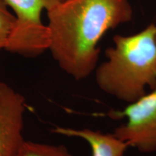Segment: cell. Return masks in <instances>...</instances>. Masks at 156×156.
Wrapping results in <instances>:
<instances>
[{"mask_svg":"<svg viewBox=\"0 0 156 156\" xmlns=\"http://www.w3.org/2000/svg\"><path fill=\"white\" fill-rule=\"evenodd\" d=\"M15 21L14 14L4 0H0V51L5 49Z\"/></svg>","mask_w":156,"mask_h":156,"instance_id":"obj_8","label":"cell"},{"mask_svg":"<svg viewBox=\"0 0 156 156\" xmlns=\"http://www.w3.org/2000/svg\"><path fill=\"white\" fill-rule=\"evenodd\" d=\"M53 132L61 135L83 139L89 144L92 156H124L129 145L114 134H106L90 129L54 128Z\"/></svg>","mask_w":156,"mask_h":156,"instance_id":"obj_6","label":"cell"},{"mask_svg":"<svg viewBox=\"0 0 156 156\" xmlns=\"http://www.w3.org/2000/svg\"><path fill=\"white\" fill-rule=\"evenodd\" d=\"M26 103L23 95L0 81V156H16L23 137Z\"/></svg>","mask_w":156,"mask_h":156,"instance_id":"obj_5","label":"cell"},{"mask_svg":"<svg viewBox=\"0 0 156 156\" xmlns=\"http://www.w3.org/2000/svg\"><path fill=\"white\" fill-rule=\"evenodd\" d=\"M47 15L48 51L64 73L80 80L97 67L102 37L130 22L133 10L129 0H67Z\"/></svg>","mask_w":156,"mask_h":156,"instance_id":"obj_1","label":"cell"},{"mask_svg":"<svg viewBox=\"0 0 156 156\" xmlns=\"http://www.w3.org/2000/svg\"><path fill=\"white\" fill-rule=\"evenodd\" d=\"M112 117H126V122L115 129L114 134L142 153L156 151V88L151 90Z\"/></svg>","mask_w":156,"mask_h":156,"instance_id":"obj_4","label":"cell"},{"mask_svg":"<svg viewBox=\"0 0 156 156\" xmlns=\"http://www.w3.org/2000/svg\"><path fill=\"white\" fill-rule=\"evenodd\" d=\"M113 41L107 60L95 68V82L104 93L129 104L147 88H156V25L131 36L116 35Z\"/></svg>","mask_w":156,"mask_h":156,"instance_id":"obj_2","label":"cell"},{"mask_svg":"<svg viewBox=\"0 0 156 156\" xmlns=\"http://www.w3.org/2000/svg\"><path fill=\"white\" fill-rule=\"evenodd\" d=\"M14 12L15 21L5 50L26 58H34L48 50L50 34L41 20L62 0H4Z\"/></svg>","mask_w":156,"mask_h":156,"instance_id":"obj_3","label":"cell"},{"mask_svg":"<svg viewBox=\"0 0 156 156\" xmlns=\"http://www.w3.org/2000/svg\"><path fill=\"white\" fill-rule=\"evenodd\" d=\"M16 156H76L64 145L25 141Z\"/></svg>","mask_w":156,"mask_h":156,"instance_id":"obj_7","label":"cell"},{"mask_svg":"<svg viewBox=\"0 0 156 156\" xmlns=\"http://www.w3.org/2000/svg\"><path fill=\"white\" fill-rule=\"evenodd\" d=\"M62 1H67V0H62Z\"/></svg>","mask_w":156,"mask_h":156,"instance_id":"obj_9","label":"cell"}]
</instances>
